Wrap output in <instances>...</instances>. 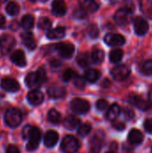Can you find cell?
I'll list each match as a JSON object with an SVG mask.
<instances>
[{"label": "cell", "mask_w": 152, "mask_h": 153, "mask_svg": "<svg viewBox=\"0 0 152 153\" xmlns=\"http://www.w3.org/2000/svg\"><path fill=\"white\" fill-rule=\"evenodd\" d=\"M47 80V75H46V71L44 68L40 67L39 68L36 72L30 73L26 78H25V83L26 85L30 88V89H37L40 87V85L45 82Z\"/></svg>", "instance_id": "6da1fadb"}, {"label": "cell", "mask_w": 152, "mask_h": 153, "mask_svg": "<svg viewBox=\"0 0 152 153\" xmlns=\"http://www.w3.org/2000/svg\"><path fill=\"white\" fill-rule=\"evenodd\" d=\"M22 120V117L21 114V111L18 108H11L6 110L4 114V122L5 124L12 127H17Z\"/></svg>", "instance_id": "7a4b0ae2"}, {"label": "cell", "mask_w": 152, "mask_h": 153, "mask_svg": "<svg viewBox=\"0 0 152 153\" xmlns=\"http://www.w3.org/2000/svg\"><path fill=\"white\" fill-rule=\"evenodd\" d=\"M28 143H27V150L30 152H33L35 151L41 140V131L39 128L35 127V126H31L29 136H28Z\"/></svg>", "instance_id": "3957f363"}, {"label": "cell", "mask_w": 152, "mask_h": 153, "mask_svg": "<svg viewBox=\"0 0 152 153\" xmlns=\"http://www.w3.org/2000/svg\"><path fill=\"white\" fill-rule=\"evenodd\" d=\"M79 147L80 144L77 139L72 135L65 136L61 143V150L64 153H76Z\"/></svg>", "instance_id": "277c9868"}, {"label": "cell", "mask_w": 152, "mask_h": 153, "mask_svg": "<svg viewBox=\"0 0 152 153\" xmlns=\"http://www.w3.org/2000/svg\"><path fill=\"white\" fill-rule=\"evenodd\" d=\"M132 12L133 10L126 7L117 10L114 15V19L116 24H118L119 26H126L127 24H129L132 19Z\"/></svg>", "instance_id": "5b68a950"}, {"label": "cell", "mask_w": 152, "mask_h": 153, "mask_svg": "<svg viewBox=\"0 0 152 153\" xmlns=\"http://www.w3.org/2000/svg\"><path fill=\"white\" fill-rule=\"evenodd\" d=\"M105 135L102 131H97L90 142V153H99L101 151Z\"/></svg>", "instance_id": "8992f818"}, {"label": "cell", "mask_w": 152, "mask_h": 153, "mask_svg": "<svg viewBox=\"0 0 152 153\" xmlns=\"http://www.w3.org/2000/svg\"><path fill=\"white\" fill-rule=\"evenodd\" d=\"M71 108L77 114H86L90 110V105L86 100L75 98L71 101Z\"/></svg>", "instance_id": "52a82bcc"}, {"label": "cell", "mask_w": 152, "mask_h": 153, "mask_svg": "<svg viewBox=\"0 0 152 153\" xmlns=\"http://www.w3.org/2000/svg\"><path fill=\"white\" fill-rule=\"evenodd\" d=\"M56 49L61 57L69 59L73 56L75 48L70 42H59L56 46Z\"/></svg>", "instance_id": "ba28073f"}, {"label": "cell", "mask_w": 152, "mask_h": 153, "mask_svg": "<svg viewBox=\"0 0 152 153\" xmlns=\"http://www.w3.org/2000/svg\"><path fill=\"white\" fill-rule=\"evenodd\" d=\"M16 40L12 35L4 34L0 38V52L4 55L8 54L15 46Z\"/></svg>", "instance_id": "9c48e42d"}, {"label": "cell", "mask_w": 152, "mask_h": 153, "mask_svg": "<svg viewBox=\"0 0 152 153\" xmlns=\"http://www.w3.org/2000/svg\"><path fill=\"white\" fill-rule=\"evenodd\" d=\"M130 74H131V70L125 65H116L111 70V75L116 81H124L127 79Z\"/></svg>", "instance_id": "30bf717a"}, {"label": "cell", "mask_w": 152, "mask_h": 153, "mask_svg": "<svg viewBox=\"0 0 152 153\" xmlns=\"http://www.w3.org/2000/svg\"><path fill=\"white\" fill-rule=\"evenodd\" d=\"M135 33L139 36H144L149 31V23L146 19L142 16H137L133 20Z\"/></svg>", "instance_id": "8fae6325"}, {"label": "cell", "mask_w": 152, "mask_h": 153, "mask_svg": "<svg viewBox=\"0 0 152 153\" xmlns=\"http://www.w3.org/2000/svg\"><path fill=\"white\" fill-rule=\"evenodd\" d=\"M104 41L107 45L111 47H119L125 44V39L123 35L118 33H108L105 36Z\"/></svg>", "instance_id": "7c38bea8"}, {"label": "cell", "mask_w": 152, "mask_h": 153, "mask_svg": "<svg viewBox=\"0 0 152 153\" xmlns=\"http://www.w3.org/2000/svg\"><path fill=\"white\" fill-rule=\"evenodd\" d=\"M1 88L8 92H16L20 89L18 82L11 77H5L1 81Z\"/></svg>", "instance_id": "4fadbf2b"}, {"label": "cell", "mask_w": 152, "mask_h": 153, "mask_svg": "<svg viewBox=\"0 0 152 153\" xmlns=\"http://www.w3.org/2000/svg\"><path fill=\"white\" fill-rule=\"evenodd\" d=\"M130 102L143 111H147L152 108V103L150 100H144L139 96H135V95L132 96L130 98Z\"/></svg>", "instance_id": "5bb4252c"}, {"label": "cell", "mask_w": 152, "mask_h": 153, "mask_svg": "<svg viewBox=\"0 0 152 153\" xmlns=\"http://www.w3.org/2000/svg\"><path fill=\"white\" fill-rule=\"evenodd\" d=\"M27 100L30 102V104H31L33 106H39V105H40L43 102L44 95H43V93L40 91L35 89V90L30 91L28 93Z\"/></svg>", "instance_id": "9a60e30c"}, {"label": "cell", "mask_w": 152, "mask_h": 153, "mask_svg": "<svg viewBox=\"0 0 152 153\" xmlns=\"http://www.w3.org/2000/svg\"><path fill=\"white\" fill-rule=\"evenodd\" d=\"M11 61L15 64L16 65L18 66H21V67H23L26 65L27 64V61H26V56H25V54L22 50L21 49H17V50H14L11 56Z\"/></svg>", "instance_id": "2e32d148"}, {"label": "cell", "mask_w": 152, "mask_h": 153, "mask_svg": "<svg viewBox=\"0 0 152 153\" xmlns=\"http://www.w3.org/2000/svg\"><path fill=\"white\" fill-rule=\"evenodd\" d=\"M58 139H59L58 134L54 130H49L44 135V144L47 148H52L57 143Z\"/></svg>", "instance_id": "e0dca14e"}, {"label": "cell", "mask_w": 152, "mask_h": 153, "mask_svg": "<svg viewBox=\"0 0 152 153\" xmlns=\"http://www.w3.org/2000/svg\"><path fill=\"white\" fill-rule=\"evenodd\" d=\"M51 10L53 14L56 16H63L64 14H65L67 8L64 0H54L52 3Z\"/></svg>", "instance_id": "ac0fdd59"}, {"label": "cell", "mask_w": 152, "mask_h": 153, "mask_svg": "<svg viewBox=\"0 0 152 153\" xmlns=\"http://www.w3.org/2000/svg\"><path fill=\"white\" fill-rule=\"evenodd\" d=\"M144 138L143 134L138 129H132L128 134V141L133 145H139L142 143Z\"/></svg>", "instance_id": "d6986e66"}, {"label": "cell", "mask_w": 152, "mask_h": 153, "mask_svg": "<svg viewBox=\"0 0 152 153\" xmlns=\"http://www.w3.org/2000/svg\"><path fill=\"white\" fill-rule=\"evenodd\" d=\"M65 35V28L63 26H57L54 29H49L47 32V37L50 39H61Z\"/></svg>", "instance_id": "ffe728a7"}, {"label": "cell", "mask_w": 152, "mask_h": 153, "mask_svg": "<svg viewBox=\"0 0 152 153\" xmlns=\"http://www.w3.org/2000/svg\"><path fill=\"white\" fill-rule=\"evenodd\" d=\"M22 40L23 44L25 45V47L27 48H29L30 50H33L37 47V43H36V40L33 37V34L30 32L22 33Z\"/></svg>", "instance_id": "44dd1931"}, {"label": "cell", "mask_w": 152, "mask_h": 153, "mask_svg": "<svg viewBox=\"0 0 152 153\" xmlns=\"http://www.w3.org/2000/svg\"><path fill=\"white\" fill-rule=\"evenodd\" d=\"M81 124V120L80 118H78L75 116L73 115H69L67 116L65 120H64V126L68 129V130H73L76 127H78Z\"/></svg>", "instance_id": "7402d4cb"}, {"label": "cell", "mask_w": 152, "mask_h": 153, "mask_svg": "<svg viewBox=\"0 0 152 153\" xmlns=\"http://www.w3.org/2000/svg\"><path fill=\"white\" fill-rule=\"evenodd\" d=\"M79 4L81 5V8L87 13H94L99 9V4L95 0H80Z\"/></svg>", "instance_id": "603a6c76"}, {"label": "cell", "mask_w": 152, "mask_h": 153, "mask_svg": "<svg viewBox=\"0 0 152 153\" xmlns=\"http://www.w3.org/2000/svg\"><path fill=\"white\" fill-rule=\"evenodd\" d=\"M47 94L52 99H61L66 94V91L62 86H52L47 90Z\"/></svg>", "instance_id": "cb8c5ba5"}, {"label": "cell", "mask_w": 152, "mask_h": 153, "mask_svg": "<svg viewBox=\"0 0 152 153\" xmlns=\"http://www.w3.org/2000/svg\"><path fill=\"white\" fill-rule=\"evenodd\" d=\"M120 112H121L120 106L117 104H113L111 107L108 108L107 114H106V117L108 121H115L119 116Z\"/></svg>", "instance_id": "d4e9b609"}, {"label": "cell", "mask_w": 152, "mask_h": 153, "mask_svg": "<svg viewBox=\"0 0 152 153\" xmlns=\"http://www.w3.org/2000/svg\"><path fill=\"white\" fill-rule=\"evenodd\" d=\"M140 8L145 16L152 19V0H140Z\"/></svg>", "instance_id": "484cf974"}, {"label": "cell", "mask_w": 152, "mask_h": 153, "mask_svg": "<svg viewBox=\"0 0 152 153\" xmlns=\"http://www.w3.org/2000/svg\"><path fill=\"white\" fill-rule=\"evenodd\" d=\"M99 77H100V73L96 69H91V68L88 69L84 74V79L89 82H95L99 79Z\"/></svg>", "instance_id": "4316f807"}, {"label": "cell", "mask_w": 152, "mask_h": 153, "mask_svg": "<svg viewBox=\"0 0 152 153\" xmlns=\"http://www.w3.org/2000/svg\"><path fill=\"white\" fill-rule=\"evenodd\" d=\"M123 56L124 52L120 48H114L109 52V60L114 64L119 63L123 59Z\"/></svg>", "instance_id": "83f0119b"}, {"label": "cell", "mask_w": 152, "mask_h": 153, "mask_svg": "<svg viewBox=\"0 0 152 153\" xmlns=\"http://www.w3.org/2000/svg\"><path fill=\"white\" fill-rule=\"evenodd\" d=\"M21 26L26 30L32 29L34 26V17L31 14H25L21 20Z\"/></svg>", "instance_id": "f1b7e54d"}, {"label": "cell", "mask_w": 152, "mask_h": 153, "mask_svg": "<svg viewBox=\"0 0 152 153\" xmlns=\"http://www.w3.org/2000/svg\"><path fill=\"white\" fill-rule=\"evenodd\" d=\"M90 57L91 62H93L94 64H100L104 60L105 54H104V51L101 49H94L91 52Z\"/></svg>", "instance_id": "f546056e"}, {"label": "cell", "mask_w": 152, "mask_h": 153, "mask_svg": "<svg viewBox=\"0 0 152 153\" xmlns=\"http://www.w3.org/2000/svg\"><path fill=\"white\" fill-rule=\"evenodd\" d=\"M76 61H77V63H78V65L80 66L85 68V67H87V66L90 65L91 60H90V56L87 53H81V54H79L77 56Z\"/></svg>", "instance_id": "4dcf8cb0"}, {"label": "cell", "mask_w": 152, "mask_h": 153, "mask_svg": "<svg viewBox=\"0 0 152 153\" xmlns=\"http://www.w3.org/2000/svg\"><path fill=\"white\" fill-rule=\"evenodd\" d=\"M47 119L52 124H58L61 121V115L56 109H50L47 113Z\"/></svg>", "instance_id": "1f68e13d"}, {"label": "cell", "mask_w": 152, "mask_h": 153, "mask_svg": "<svg viewBox=\"0 0 152 153\" xmlns=\"http://www.w3.org/2000/svg\"><path fill=\"white\" fill-rule=\"evenodd\" d=\"M6 13L12 16H14V15H17L20 12V6L17 3L15 2H10L8 3V4L6 5Z\"/></svg>", "instance_id": "d6a6232c"}, {"label": "cell", "mask_w": 152, "mask_h": 153, "mask_svg": "<svg viewBox=\"0 0 152 153\" xmlns=\"http://www.w3.org/2000/svg\"><path fill=\"white\" fill-rule=\"evenodd\" d=\"M141 72L145 75H152V59L146 60L141 65Z\"/></svg>", "instance_id": "836d02e7"}, {"label": "cell", "mask_w": 152, "mask_h": 153, "mask_svg": "<svg viewBox=\"0 0 152 153\" xmlns=\"http://www.w3.org/2000/svg\"><path fill=\"white\" fill-rule=\"evenodd\" d=\"M38 26L41 30H49L52 26V22L47 17H41L38 22Z\"/></svg>", "instance_id": "e575fe53"}, {"label": "cell", "mask_w": 152, "mask_h": 153, "mask_svg": "<svg viewBox=\"0 0 152 153\" xmlns=\"http://www.w3.org/2000/svg\"><path fill=\"white\" fill-rule=\"evenodd\" d=\"M91 131V125L90 123H84L81 125L78 128V134L82 137L88 135Z\"/></svg>", "instance_id": "d590c367"}, {"label": "cell", "mask_w": 152, "mask_h": 153, "mask_svg": "<svg viewBox=\"0 0 152 153\" xmlns=\"http://www.w3.org/2000/svg\"><path fill=\"white\" fill-rule=\"evenodd\" d=\"M99 33V28H98L97 25H95V24H91V25H90V26L87 28V34H88L90 38H92V39L98 38Z\"/></svg>", "instance_id": "8d00e7d4"}, {"label": "cell", "mask_w": 152, "mask_h": 153, "mask_svg": "<svg viewBox=\"0 0 152 153\" xmlns=\"http://www.w3.org/2000/svg\"><path fill=\"white\" fill-rule=\"evenodd\" d=\"M73 83L76 88H78L80 90H83L85 87V79L83 77L76 74L75 77L73 78Z\"/></svg>", "instance_id": "74e56055"}, {"label": "cell", "mask_w": 152, "mask_h": 153, "mask_svg": "<svg viewBox=\"0 0 152 153\" xmlns=\"http://www.w3.org/2000/svg\"><path fill=\"white\" fill-rule=\"evenodd\" d=\"M75 75H76L75 71L73 70V69H71V68H68V69H66V70L64 72V74H63V80H64L65 82H69V81H71L72 79H73V78L75 77Z\"/></svg>", "instance_id": "f35d334b"}, {"label": "cell", "mask_w": 152, "mask_h": 153, "mask_svg": "<svg viewBox=\"0 0 152 153\" xmlns=\"http://www.w3.org/2000/svg\"><path fill=\"white\" fill-rule=\"evenodd\" d=\"M96 108L99 111L106 110L108 108V102L106 100H99L96 103Z\"/></svg>", "instance_id": "ab89813d"}, {"label": "cell", "mask_w": 152, "mask_h": 153, "mask_svg": "<svg viewBox=\"0 0 152 153\" xmlns=\"http://www.w3.org/2000/svg\"><path fill=\"white\" fill-rule=\"evenodd\" d=\"M124 116H125V117L126 118V119H128V120H132V119H133L134 118V117H135V115H134V112L131 109V108H125L124 109Z\"/></svg>", "instance_id": "60d3db41"}, {"label": "cell", "mask_w": 152, "mask_h": 153, "mask_svg": "<svg viewBox=\"0 0 152 153\" xmlns=\"http://www.w3.org/2000/svg\"><path fill=\"white\" fill-rule=\"evenodd\" d=\"M113 122H114L113 123V127L115 129H116L117 131H123V130H125V123H123L121 121H113Z\"/></svg>", "instance_id": "b9f144b4"}, {"label": "cell", "mask_w": 152, "mask_h": 153, "mask_svg": "<svg viewBox=\"0 0 152 153\" xmlns=\"http://www.w3.org/2000/svg\"><path fill=\"white\" fill-rule=\"evenodd\" d=\"M143 126H144L145 130H146L149 134H152V118L146 119Z\"/></svg>", "instance_id": "7bdbcfd3"}, {"label": "cell", "mask_w": 152, "mask_h": 153, "mask_svg": "<svg viewBox=\"0 0 152 153\" xmlns=\"http://www.w3.org/2000/svg\"><path fill=\"white\" fill-rule=\"evenodd\" d=\"M5 153H20V150L17 146L10 144L6 147L5 149Z\"/></svg>", "instance_id": "ee69618b"}, {"label": "cell", "mask_w": 152, "mask_h": 153, "mask_svg": "<svg viewBox=\"0 0 152 153\" xmlns=\"http://www.w3.org/2000/svg\"><path fill=\"white\" fill-rule=\"evenodd\" d=\"M74 15L77 17V18H85L86 16H87V12H85L83 9H78V10H76L75 11V13H74Z\"/></svg>", "instance_id": "f6af8a7d"}, {"label": "cell", "mask_w": 152, "mask_h": 153, "mask_svg": "<svg viewBox=\"0 0 152 153\" xmlns=\"http://www.w3.org/2000/svg\"><path fill=\"white\" fill-rule=\"evenodd\" d=\"M30 128H31V126H30V125H27V126L23 128V130H22V136H23V138L28 139V136H29Z\"/></svg>", "instance_id": "bcb514c9"}, {"label": "cell", "mask_w": 152, "mask_h": 153, "mask_svg": "<svg viewBox=\"0 0 152 153\" xmlns=\"http://www.w3.org/2000/svg\"><path fill=\"white\" fill-rule=\"evenodd\" d=\"M5 23H6V21H5V17L0 13V28H4L5 27Z\"/></svg>", "instance_id": "7dc6e473"}, {"label": "cell", "mask_w": 152, "mask_h": 153, "mask_svg": "<svg viewBox=\"0 0 152 153\" xmlns=\"http://www.w3.org/2000/svg\"><path fill=\"white\" fill-rule=\"evenodd\" d=\"M149 100L152 103V88L150 90V91H149Z\"/></svg>", "instance_id": "c3c4849f"}, {"label": "cell", "mask_w": 152, "mask_h": 153, "mask_svg": "<svg viewBox=\"0 0 152 153\" xmlns=\"http://www.w3.org/2000/svg\"><path fill=\"white\" fill-rule=\"evenodd\" d=\"M39 2H42V3H44V2H47V0H39Z\"/></svg>", "instance_id": "681fc988"}, {"label": "cell", "mask_w": 152, "mask_h": 153, "mask_svg": "<svg viewBox=\"0 0 152 153\" xmlns=\"http://www.w3.org/2000/svg\"><path fill=\"white\" fill-rule=\"evenodd\" d=\"M5 1H6V0H0V2H1V3H3V2H5Z\"/></svg>", "instance_id": "f907efd6"}, {"label": "cell", "mask_w": 152, "mask_h": 153, "mask_svg": "<svg viewBox=\"0 0 152 153\" xmlns=\"http://www.w3.org/2000/svg\"><path fill=\"white\" fill-rule=\"evenodd\" d=\"M107 153H115V152H107Z\"/></svg>", "instance_id": "816d5d0a"}, {"label": "cell", "mask_w": 152, "mask_h": 153, "mask_svg": "<svg viewBox=\"0 0 152 153\" xmlns=\"http://www.w3.org/2000/svg\"><path fill=\"white\" fill-rule=\"evenodd\" d=\"M30 1H32V2H33V1H35V0H30Z\"/></svg>", "instance_id": "f5cc1de1"}, {"label": "cell", "mask_w": 152, "mask_h": 153, "mask_svg": "<svg viewBox=\"0 0 152 153\" xmlns=\"http://www.w3.org/2000/svg\"><path fill=\"white\" fill-rule=\"evenodd\" d=\"M151 153H152V149H151Z\"/></svg>", "instance_id": "db71d44e"}, {"label": "cell", "mask_w": 152, "mask_h": 153, "mask_svg": "<svg viewBox=\"0 0 152 153\" xmlns=\"http://www.w3.org/2000/svg\"><path fill=\"white\" fill-rule=\"evenodd\" d=\"M127 153H131V152H127Z\"/></svg>", "instance_id": "11a10c76"}]
</instances>
